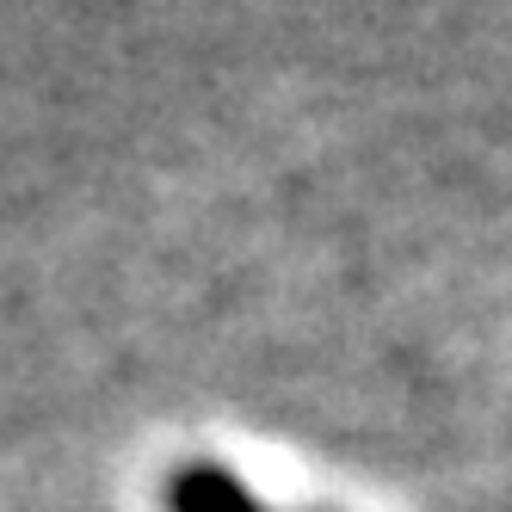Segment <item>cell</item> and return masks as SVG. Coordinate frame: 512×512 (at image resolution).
Instances as JSON below:
<instances>
[{"label":"cell","instance_id":"1","mask_svg":"<svg viewBox=\"0 0 512 512\" xmlns=\"http://www.w3.org/2000/svg\"><path fill=\"white\" fill-rule=\"evenodd\" d=\"M167 512H266L223 463H186L167 482Z\"/></svg>","mask_w":512,"mask_h":512}]
</instances>
